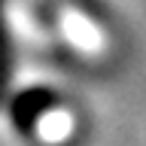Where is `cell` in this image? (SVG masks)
I'll return each mask as SVG.
<instances>
[{"label": "cell", "instance_id": "2", "mask_svg": "<svg viewBox=\"0 0 146 146\" xmlns=\"http://www.w3.org/2000/svg\"><path fill=\"white\" fill-rule=\"evenodd\" d=\"M9 79H12V46H9L6 21H3V0H0V100L6 98Z\"/></svg>", "mask_w": 146, "mask_h": 146}, {"label": "cell", "instance_id": "1", "mask_svg": "<svg viewBox=\"0 0 146 146\" xmlns=\"http://www.w3.org/2000/svg\"><path fill=\"white\" fill-rule=\"evenodd\" d=\"M49 104H52V94H46V91H27V94H21V98L12 104V116H15L18 128H31L36 113L46 110Z\"/></svg>", "mask_w": 146, "mask_h": 146}]
</instances>
